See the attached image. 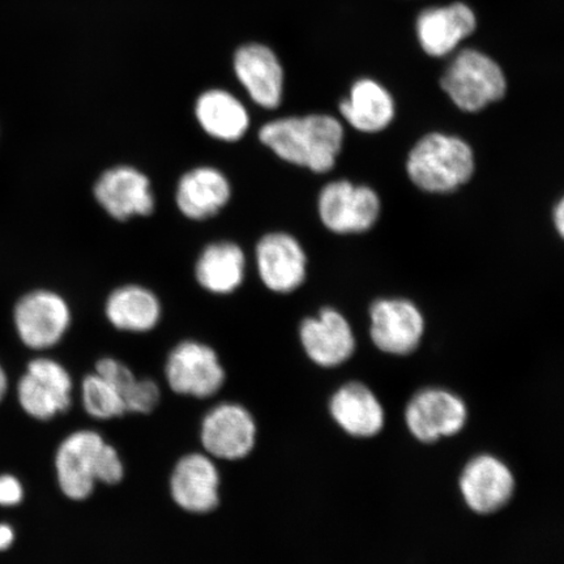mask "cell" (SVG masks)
Returning <instances> with one entry per match:
<instances>
[{"label": "cell", "mask_w": 564, "mask_h": 564, "mask_svg": "<svg viewBox=\"0 0 564 564\" xmlns=\"http://www.w3.org/2000/svg\"><path fill=\"white\" fill-rule=\"evenodd\" d=\"M259 139L289 164L323 174L336 164L344 143V129L340 121L330 116L288 117L264 124Z\"/></svg>", "instance_id": "6da1fadb"}, {"label": "cell", "mask_w": 564, "mask_h": 564, "mask_svg": "<svg viewBox=\"0 0 564 564\" xmlns=\"http://www.w3.org/2000/svg\"><path fill=\"white\" fill-rule=\"evenodd\" d=\"M475 169V154L467 141L440 132L423 137L406 164L409 178L430 194L455 192L470 181Z\"/></svg>", "instance_id": "7a4b0ae2"}, {"label": "cell", "mask_w": 564, "mask_h": 564, "mask_svg": "<svg viewBox=\"0 0 564 564\" xmlns=\"http://www.w3.org/2000/svg\"><path fill=\"white\" fill-rule=\"evenodd\" d=\"M441 86L458 109L476 112L502 100L507 91L503 69L490 56L467 48L444 70Z\"/></svg>", "instance_id": "3957f363"}, {"label": "cell", "mask_w": 564, "mask_h": 564, "mask_svg": "<svg viewBox=\"0 0 564 564\" xmlns=\"http://www.w3.org/2000/svg\"><path fill=\"white\" fill-rule=\"evenodd\" d=\"M321 220L337 235H357L378 221L380 200L373 189L336 181L324 186L317 200Z\"/></svg>", "instance_id": "277c9868"}, {"label": "cell", "mask_w": 564, "mask_h": 564, "mask_svg": "<svg viewBox=\"0 0 564 564\" xmlns=\"http://www.w3.org/2000/svg\"><path fill=\"white\" fill-rule=\"evenodd\" d=\"M13 321L28 348L44 350L55 347L66 335L70 310L62 295L51 291H35L18 302Z\"/></svg>", "instance_id": "5b68a950"}, {"label": "cell", "mask_w": 564, "mask_h": 564, "mask_svg": "<svg viewBox=\"0 0 564 564\" xmlns=\"http://www.w3.org/2000/svg\"><path fill=\"white\" fill-rule=\"evenodd\" d=\"M73 380L58 362L48 358L34 359L18 384L21 408L37 420H51L70 405Z\"/></svg>", "instance_id": "8992f818"}, {"label": "cell", "mask_w": 564, "mask_h": 564, "mask_svg": "<svg viewBox=\"0 0 564 564\" xmlns=\"http://www.w3.org/2000/svg\"><path fill=\"white\" fill-rule=\"evenodd\" d=\"M169 386L176 393L206 399L220 391L225 372L216 351L197 341L176 345L166 364Z\"/></svg>", "instance_id": "52a82bcc"}, {"label": "cell", "mask_w": 564, "mask_h": 564, "mask_svg": "<svg viewBox=\"0 0 564 564\" xmlns=\"http://www.w3.org/2000/svg\"><path fill=\"white\" fill-rule=\"evenodd\" d=\"M467 419L463 400L438 388H427L415 394L405 412L409 432L422 443H434L460 433Z\"/></svg>", "instance_id": "ba28073f"}, {"label": "cell", "mask_w": 564, "mask_h": 564, "mask_svg": "<svg viewBox=\"0 0 564 564\" xmlns=\"http://www.w3.org/2000/svg\"><path fill=\"white\" fill-rule=\"evenodd\" d=\"M370 319L371 340L379 350L406 356L419 348L425 321L413 302L401 299L373 302Z\"/></svg>", "instance_id": "9c48e42d"}, {"label": "cell", "mask_w": 564, "mask_h": 564, "mask_svg": "<svg viewBox=\"0 0 564 564\" xmlns=\"http://www.w3.org/2000/svg\"><path fill=\"white\" fill-rule=\"evenodd\" d=\"M94 193L98 204L119 221L150 216L156 206L150 178L132 166H115L102 173Z\"/></svg>", "instance_id": "30bf717a"}, {"label": "cell", "mask_w": 564, "mask_h": 564, "mask_svg": "<svg viewBox=\"0 0 564 564\" xmlns=\"http://www.w3.org/2000/svg\"><path fill=\"white\" fill-rule=\"evenodd\" d=\"M256 440V421L241 405H218L203 421V447L223 460H241L251 453Z\"/></svg>", "instance_id": "8fae6325"}, {"label": "cell", "mask_w": 564, "mask_h": 564, "mask_svg": "<svg viewBox=\"0 0 564 564\" xmlns=\"http://www.w3.org/2000/svg\"><path fill=\"white\" fill-rule=\"evenodd\" d=\"M256 259L260 279L274 293H292L306 279L305 250L288 232H270L260 239Z\"/></svg>", "instance_id": "7c38bea8"}, {"label": "cell", "mask_w": 564, "mask_h": 564, "mask_svg": "<svg viewBox=\"0 0 564 564\" xmlns=\"http://www.w3.org/2000/svg\"><path fill=\"white\" fill-rule=\"evenodd\" d=\"M104 444L102 436L90 430L70 434L61 444L55 457L56 476L61 490L69 499L83 500L94 491Z\"/></svg>", "instance_id": "4fadbf2b"}, {"label": "cell", "mask_w": 564, "mask_h": 564, "mask_svg": "<svg viewBox=\"0 0 564 564\" xmlns=\"http://www.w3.org/2000/svg\"><path fill=\"white\" fill-rule=\"evenodd\" d=\"M460 489L471 511L488 514L503 509L510 502L514 479L509 467L499 458L479 455L471 458L464 468Z\"/></svg>", "instance_id": "5bb4252c"}, {"label": "cell", "mask_w": 564, "mask_h": 564, "mask_svg": "<svg viewBox=\"0 0 564 564\" xmlns=\"http://www.w3.org/2000/svg\"><path fill=\"white\" fill-rule=\"evenodd\" d=\"M300 336L306 355L322 368L347 362L356 350L350 324L335 308H323L316 317L303 321Z\"/></svg>", "instance_id": "9a60e30c"}, {"label": "cell", "mask_w": 564, "mask_h": 564, "mask_svg": "<svg viewBox=\"0 0 564 564\" xmlns=\"http://www.w3.org/2000/svg\"><path fill=\"white\" fill-rule=\"evenodd\" d=\"M238 80L253 102L264 109H276L284 94V70L276 54L264 45L250 44L235 56Z\"/></svg>", "instance_id": "2e32d148"}, {"label": "cell", "mask_w": 564, "mask_h": 564, "mask_svg": "<svg viewBox=\"0 0 564 564\" xmlns=\"http://www.w3.org/2000/svg\"><path fill=\"white\" fill-rule=\"evenodd\" d=\"M476 28L475 12L458 2L427 9L417 19L420 45L423 52L435 58L453 53L462 41L475 33Z\"/></svg>", "instance_id": "e0dca14e"}, {"label": "cell", "mask_w": 564, "mask_h": 564, "mask_svg": "<svg viewBox=\"0 0 564 564\" xmlns=\"http://www.w3.org/2000/svg\"><path fill=\"white\" fill-rule=\"evenodd\" d=\"M220 475L212 458L202 454L182 457L174 468L171 490L174 502L181 509L206 513L218 506Z\"/></svg>", "instance_id": "ac0fdd59"}, {"label": "cell", "mask_w": 564, "mask_h": 564, "mask_svg": "<svg viewBox=\"0 0 564 564\" xmlns=\"http://www.w3.org/2000/svg\"><path fill=\"white\" fill-rule=\"evenodd\" d=\"M230 182L212 166L195 167L182 175L176 186L175 202L182 215L194 221L214 217L229 203Z\"/></svg>", "instance_id": "d6986e66"}, {"label": "cell", "mask_w": 564, "mask_h": 564, "mask_svg": "<svg viewBox=\"0 0 564 564\" xmlns=\"http://www.w3.org/2000/svg\"><path fill=\"white\" fill-rule=\"evenodd\" d=\"M329 411L337 425L356 438H371L384 426V412L368 387L352 382L337 390Z\"/></svg>", "instance_id": "ffe728a7"}, {"label": "cell", "mask_w": 564, "mask_h": 564, "mask_svg": "<svg viewBox=\"0 0 564 564\" xmlns=\"http://www.w3.org/2000/svg\"><path fill=\"white\" fill-rule=\"evenodd\" d=\"M340 111L352 129L376 133L391 124L397 109L390 91L377 82L361 79L352 84L349 97L340 104Z\"/></svg>", "instance_id": "44dd1931"}, {"label": "cell", "mask_w": 564, "mask_h": 564, "mask_svg": "<svg viewBox=\"0 0 564 564\" xmlns=\"http://www.w3.org/2000/svg\"><path fill=\"white\" fill-rule=\"evenodd\" d=\"M195 116L202 129L217 140H241L250 126L249 112L227 90L212 89L197 98Z\"/></svg>", "instance_id": "7402d4cb"}, {"label": "cell", "mask_w": 564, "mask_h": 564, "mask_svg": "<svg viewBox=\"0 0 564 564\" xmlns=\"http://www.w3.org/2000/svg\"><path fill=\"white\" fill-rule=\"evenodd\" d=\"M246 273L245 252L237 243H210L203 250L195 265L200 286L214 294H230L242 285Z\"/></svg>", "instance_id": "603a6c76"}, {"label": "cell", "mask_w": 564, "mask_h": 564, "mask_svg": "<svg viewBox=\"0 0 564 564\" xmlns=\"http://www.w3.org/2000/svg\"><path fill=\"white\" fill-rule=\"evenodd\" d=\"M106 316L118 329L148 333L160 322L161 303L150 289L124 285L109 295L106 301Z\"/></svg>", "instance_id": "cb8c5ba5"}, {"label": "cell", "mask_w": 564, "mask_h": 564, "mask_svg": "<svg viewBox=\"0 0 564 564\" xmlns=\"http://www.w3.org/2000/svg\"><path fill=\"white\" fill-rule=\"evenodd\" d=\"M82 394L84 408L91 417L110 420L126 412L121 393L98 373H91L84 379Z\"/></svg>", "instance_id": "d4e9b609"}, {"label": "cell", "mask_w": 564, "mask_h": 564, "mask_svg": "<svg viewBox=\"0 0 564 564\" xmlns=\"http://www.w3.org/2000/svg\"><path fill=\"white\" fill-rule=\"evenodd\" d=\"M160 400L159 386L152 380H137L123 399L126 412L150 413Z\"/></svg>", "instance_id": "484cf974"}, {"label": "cell", "mask_w": 564, "mask_h": 564, "mask_svg": "<svg viewBox=\"0 0 564 564\" xmlns=\"http://www.w3.org/2000/svg\"><path fill=\"white\" fill-rule=\"evenodd\" d=\"M96 373L115 387L121 393L122 399L138 380L124 364L117 361L115 358H104L98 361Z\"/></svg>", "instance_id": "4316f807"}, {"label": "cell", "mask_w": 564, "mask_h": 564, "mask_svg": "<svg viewBox=\"0 0 564 564\" xmlns=\"http://www.w3.org/2000/svg\"><path fill=\"white\" fill-rule=\"evenodd\" d=\"M123 474V464L117 449L105 443L97 462V482L116 485L122 481Z\"/></svg>", "instance_id": "83f0119b"}, {"label": "cell", "mask_w": 564, "mask_h": 564, "mask_svg": "<svg viewBox=\"0 0 564 564\" xmlns=\"http://www.w3.org/2000/svg\"><path fill=\"white\" fill-rule=\"evenodd\" d=\"M23 485L17 477L10 475L0 476V506H17L23 500Z\"/></svg>", "instance_id": "f1b7e54d"}, {"label": "cell", "mask_w": 564, "mask_h": 564, "mask_svg": "<svg viewBox=\"0 0 564 564\" xmlns=\"http://www.w3.org/2000/svg\"><path fill=\"white\" fill-rule=\"evenodd\" d=\"M15 540V532L9 524H0V550L9 549Z\"/></svg>", "instance_id": "f546056e"}, {"label": "cell", "mask_w": 564, "mask_h": 564, "mask_svg": "<svg viewBox=\"0 0 564 564\" xmlns=\"http://www.w3.org/2000/svg\"><path fill=\"white\" fill-rule=\"evenodd\" d=\"M554 223L555 228L558 230L561 237L564 235V203L561 200L558 206L555 207L554 210Z\"/></svg>", "instance_id": "4dcf8cb0"}, {"label": "cell", "mask_w": 564, "mask_h": 564, "mask_svg": "<svg viewBox=\"0 0 564 564\" xmlns=\"http://www.w3.org/2000/svg\"><path fill=\"white\" fill-rule=\"evenodd\" d=\"M7 388H9V383H7V376L2 366H0V403H2V400L6 397Z\"/></svg>", "instance_id": "1f68e13d"}]
</instances>
